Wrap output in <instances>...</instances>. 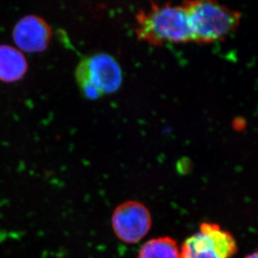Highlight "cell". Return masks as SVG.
I'll use <instances>...</instances> for the list:
<instances>
[{"label": "cell", "instance_id": "4", "mask_svg": "<svg viewBox=\"0 0 258 258\" xmlns=\"http://www.w3.org/2000/svg\"><path fill=\"white\" fill-rule=\"evenodd\" d=\"M236 251L233 235L212 222L202 223L180 246L181 258H232Z\"/></svg>", "mask_w": 258, "mask_h": 258}, {"label": "cell", "instance_id": "6", "mask_svg": "<svg viewBox=\"0 0 258 258\" xmlns=\"http://www.w3.org/2000/svg\"><path fill=\"white\" fill-rule=\"evenodd\" d=\"M51 29L48 23L36 15H27L18 21L13 29V39L20 51L43 52L51 40Z\"/></svg>", "mask_w": 258, "mask_h": 258}, {"label": "cell", "instance_id": "9", "mask_svg": "<svg viewBox=\"0 0 258 258\" xmlns=\"http://www.w3.org/2000/svg\"><path fill=\"white\" fill-rule=\"evenodd\" d=\"M245 258H257V253L255 251L253 253L249 254Z\"/></svg>", "mask_w": 258, "mask_h": 258}, {"label": "cell", "instance_id": "3", "mask_svg": "<svg viewBox=\"0 0 258 258\" xmlns=\"http://www.w3.org/2000/svg\"><path fill=\"white\" fill-rule=\"evenodd\" d=\"M76 76L84 95L91 100L114 92L122 81L121 71L116 61L105 54L84 58L77 66Z\"/></svg>", "mask_w": 258, "mask_h": 258}, {"label": "cell", "instance_id": "8", "mask_svg": "<svg viewBox=\"0 0 258 258\" xmlns=\"http://www.w3.org/2000/svg\"><path fill=\"white\" fill-rule=\"evenodd\" d=\"M137 258H181L180 246L170 236H160L146 241Z\"/></svg>", "mask_w": 258, "mask_h": 258}, {"label": "cell", "instance_id": "1", "mask_svg": "<svg viewBox=\"0 0 258 258\" xmlns=\"http://www.w3.org/2000/svg\"><path fill=\"white\" fill-rule=\"evenodd\" d=\"M137 34L140 40L155 46L191 41L183 5H151L138 13Z\"/></svg>", "mask_w": 258, "mask_h": 258}, {"label": "cell", "instance_id": "2", "mask_svg": "<svg viewBox=\"0 0 258 258\" xmlns=\"http://www.w3.org/2000/svg\"><path fill=\"white\" fill-rule=\"evenodd\" d=\"M187 16L191 41L212 44L236 31L241 14L213 1H189L183 4Z\"/></svg>", "mask_w": 258, "mask_h": 258}, {"label": "cell", "instance_id": "7", "mask_svg": "<svg viewBox=\"0 0 258 258\" xmlns=\"http://www.w3.org/2000/svg\"><path fill=\"white\" fill-rule=\"evenodd\" d=\"M27 71V60L20 49L0 45V81L6 83L20 81Z\"/></svg>", "mask_w": 258, "mask_h": 258}, {"label": "cell", "instance_id": "5", "mask_svg": "<svg viewBox=\"0 0 258 258\" xmlns=\"http://www.w3.org/2000/svg\"><path fill=\"white\" fill-rule=\"evenodd\" d=\"M152 226L148 208L137 201L119 205L113 212L111 227L115 236L124 243L136 244L145 238Z\"/></svg>", "mask_w": 258, "mask_h": 258}]
</instances>
